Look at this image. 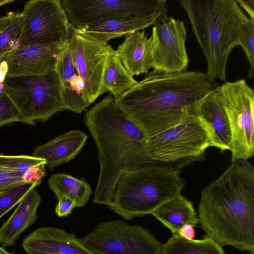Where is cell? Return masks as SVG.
Listing matches in <instances>:
<instances>
[{
  "label": "cell",
  "mask_w": 254,
  "mask_h": 254,
  "mask_svg": "<svg viewBox=\"0 0 254 254\" xmlns=\"http://www.w3.org/2000/svg\"><path fill=\"white\" fill-rule=\"evenodd\" d=\"M218 86L215 79L202 71H151L115 100L149 136L176 125L190 115H196L199 102Z\"/></svg>",
  "instance_id": "6da1fadb"
},
{
  "label": "cell",
  "mask_w": 254,
  "mask_h": 254,
  "mask_svg": "<svg viewBox=\"0 0 254 254\" xmlns=\"http://www.w3.org/2000/svg\"><path fill=\"white\" fill-rule=\"evenodd\" d=\"M198 223L221 246L254 251V167L247 160L232 161L201 192Z\"/></svg>",
  "instance_id": "7a4b0ae2"
},
{
  "label": "cell",
  "mask_w": 254,
  "mask_h": 254,
  "mask_svg": "<svg viewBox=\"0 0 254 254\" xmlns=\"http://www.w3.org/2000/svg\"><path fill=\"white\" fill-rule=\"evenodd\" d=\"M85 124L97 146L100 172L93 202L108 206L117 183L130 170L164 164L146 149L147 136L118 107L110 94L88 110Z\"/></svg>",
  "instance_id": "3957f363"
},
{
  "label": "cell",
  "mask_w": 254,
  "mask_h": 254,
  "mask_svg": "<svg viewBox=\"0 0 254 254\" xmlns=\"http://www.w3.org/2000/svg\"><path fill=\"white\" fill-rule=\"evenodd\" d=\"M196 39L206 58V74L225 81L233 49L240 46L243 24L249 18L236 0H182Z\"/></svg>",
  "instance_id": "277c9868"
},
{
  "label": "cell",
  "mask_w": 254,
  "mask_h": 254,
  "mask_svg": "<svg viewBox=\"0 0 254 254\" xmlns=\"http://www.w3.org/2000/svg\"><path fill=\"white\" fill-rule=\"evenodd\" d=\"M185 163L145 167L124 173L108 206L127 220L151 214L181 194L185 182L179 169Z\"/></svg>",
  "instance_id": "5b68a950"
},
{
  "label": "cell",
  "mask_w": 254,
  "mask_h": 254,
  "mask_svg": "<svg viewBox=\"0 0 254 254\" xmlns=\"http://www.w3.org/2000/svg\"><path fill=\"white\" fill-rule=\"evenodd\" d=\"M4 84V93L17 109L18 122L33 126L64 110L56 71L40 75L6 76Z\"/></svg>",
  "instance_id": "8992f818"
},
{
  "label": "cell",
  "mask_w": 254,
  "mask_h": 254,
  "mask_svg": "<svg viewBox=\"0 0 254 254\" xmlns=\"http://www.w3.org/2000/svg\"><path fill=\"white\" fill-rule=\"evenodd\" d=\"M211 146L205 127L196 115L188 116L173 127L148 137L146 151L154 161L178 164L202 157Z\"/></svg>",
  "instance_id": "52a82bcc"
},
{
  "label": "cell",
  "mask_w": 254,
  "mask_h": 254,
  "mask_svg": "<svg viewBox=\"0 0 254 254\" xmlns=\"http://www.w3.org/2000/svg\"><path fill=\"white\" fill-rule=\"evenodd\" d=\"M231 132V162L254 154V90L245 79L218 86Z\"/></svg>",
  "instance_id": "ba28073f"
},
{
  "label": "cell",
  "mask_w": 254,
  "mask_h": 254,
  "mask_svg": "<svg viewBox=\"0 0 254 254\" xmlns=\"http://www.w3.org/2000/svg\"><path fill=\"white\" fill-rule=\"evenodd\" d=\"M79 239L95 254H160L163 246L145 228L122 220L101 223Z\"/></svg>",
  "instance_id": "9c48e42d"
},
{
  "label": "cell",
  "mask_w": 254,
  "mask_h": 254,
  "mask_svg": "<svg viewBox=\"0 0 254 254\" xmlns=\"http://www.w3.org/2000/svg\"><path fill=\"white\" fill-rule=\"evenodd\" d=\"M71 25L76 29L104 18H168L166 0H62Z\"/></svg>",
  "instance_id": "30bf717a"
},
{
  "label": "cell",
  "mask_w": 254,
  "mask_h": 254,
  "mask_svg": "<svg viewBox=\"0 0 254 254\" xmlns=\"http://www.w3.org/2000/svg\"><path fill=\"white\" fill-rule=\"evenodd\" d=\"M22 33L19 47L56 42L64 43L72 36L69 22L61 0H31L21 12Z\"/></svg>",
  "instance_id": "8fae6325"
},
{
  "label": "cell",
  "mask_w": 254,
  "mask_h": 254,
  "mask_svg": "<svg viewBox=\"0 0 254 254\" xmlns=\"http://www.w3.org/2000/svg\"><path fill=\"white\" fill-rule=\"evenodd\" d=\"M187 28L183 21L169 17L154 25L152 43V72L171 73L187 70Z\"/></svg>",
  "instance_id": "7c38bea8"
},
{
  "label": "cell",
  "mask_w": 254,
  "mask_h": 254,
  "mask_svg": "<svg viewBox=\"0 0 254 254\" xmlns=\"http://www.w3.org/2000/svg\"><path fill=\"white\" fill-rule=\"evenodd\" d=\"M72 59L74 67L84 83L90 104L101 94L106 64L115 51L108 43L97 41L78 32L73 27Z\"/></svg>",
  "instance_id": "4fadbf2b"
},
{
  "label": "cell",
  "mask_w": 254,
  "mask_h": 254,
  "mask_svg": "<svg viewBox=\"0 0 254 254\" xmlns=\"http://www.w3.org/2000/svg\"><path fill=\"white\" fill-rule=\"evenodd\" d=\"M64 43L27 45L13 50L5 60L8 66L7 76L40 75L55 71Z\"/></svg>",
  "instance_id": "5bb4252c"
},
{
  "label": "cell",
  "mask_w": 254,
  "mask_h": 254,
  "mask_svg": "<svg viewBox=\"0 0 254 254\" xmlns=\"http://www.w3.org/2000/svg\"><path fill=\"white\" fill-rule=\"evenodd\" d=\"M22 247L28 254H95L74 234L53 227L35 230L24 238Z\"/></svg>",
  "instance_id": "9a60e30c"
},
{
  "label": "cell",
  "mask_w": 254,
  "mask_h": 254,
  "mask_svg": "<svg viewBox=\"0 0 254 254\" xmlns=\"http://www.w3.org/2000/svg\"><path fill=\"white\" fill-rule=\"evenodd\" d=\"M72 35L62 46L55 71L61 83L64 110L80 114L90 103L85 94L83 82L75 71L72 59Z\"/></svg>",
  "instance_id": "2e32d148"
},
{
  "label": "cell",
  "mask_w": 254,
  "mask_h": 254,
  "mask_svg": "<svg viewBox=\"0 0 254 254\" xmlns=\"http://www.w3.org/2000/svg\"><path fill=\"white\" fill-rule=\"evenodd\" d=\"M218 86L199 102L196 115L209 133L211 146L223 152L231 150V132Z\"/></svg>",
  "instance_id": "e0dca14e"
},
{
  "label": "cell",
  "mask_w": 254,
  "mask_h": 254,
  "mask_svg": "<svg viewBox=\"0 0 254 254\" xmlns=\"http://www.w3.org/2000/svg\"><path fill=\"white\" fill-rule=\"evenodd\" d=\"M160 22L157 19L148 17L110 18L91 22L79 29H75L97 41L108 43L112 39L143 30Z\"/></svg>",
  "instance_id": "ac0fdd59"
},
{
  "label": "cell",
  "mask_w": 254,
  "mask_h": 254,
  "mask_svg": "<svg viewBox=\"0 0 254 254\" xmlns=\"http://www.w3.org/2000/svg\"><path fill=\"white\" fill-rule=\"evenodd\" d=\"M115 54L125 68L133 76L149 72L152 68L151 39L144 31H137L125 35Z\"/></svg>",
  "instance_id": "d6986e66"
},
{
  "label": "cell",
  "mask_w": 254,
  "mask_h": 254,
  "mask_svg": "<svg viewBox=\"0 0 254 254\" xmlns=\"http://www.w3.org/2000/svg\"><path fill=\"white\" fill-rule=\"evenodd\" d=\"M87 139V135L80 130H72L36 147L32 156L45 159L46 165L52 169L73 159Z\"/></svg>",
  "instance_id": "ffe728a7"
},
{
  "label": "cell",
  "mask_w": 254,
  "mask_h": 254,
  "mask_svg": "<svg viewBox=\"0 0 254 254\" xmlns=\"http://www.w3.org/2000/svg\"><path fill=\"white\" fill-rule=\"evenodd\" d=\"M41 199L38 191L33 188L19 202L12 215L0 228V243L2 248L13 245L20 234L34 223Z\"/></svg>",
  "instance_id": "44dd1931"
},
{
  "label": "cell",
  "mask_w": 254,
  "mask_h": 254,
  "mask_svg": "<svg viewBox=\"0 0 254 254\" xmlns=\"http://www.w3.org/2000/svg\"><path fill=\"white\" fill-rule=\"evenodd\" d=\"M173 234L184 225L195 227L198 223L197 213L192 203L181 194L165 202L151 214Z\"/></svg>",
  "instance_id": "7402d4cb"
},
{
  "label": "cell",
  "mask_w": 254,
  "mask_h": 254,
  "mask_svg": "<svg viewBox=\"0 0 254 254\" xmlns=\"http://www.w3.org/2000/svg\"><path fill=\"white\" fill-rule=\"evenodd\" d=\"M48 183L57 198L68 197L74 201L77 207L84 206L92 193L91 187L87 182L65 174H52Z\"/></svg>",
  "instance_id": "603a6c76"
},
{
  "label": "cell",
  "mask_w": 254,
  "mask_h": 254,
  "mask_svg": "<svg viewBox=\"0 0 254 254\" xmlns=\"http://www.w3.org/2000/svg\"><path fill=\"white\" fill-rule=\"evenodd\" d=\"M137 82L115 53L109 58L103 76V93L110 91L116 99Z\"/></svg>",
  "instance_id": "cb8c5ba5"
},
{
  "label": "cell",
  "mask_w": 254,
  "mask_h": 254,
  "mask_svg": "<svg viewBox=\"0 0 254 254\" xmlns=\"http://www.w3.org/2000/svg\"><path fill=\"white\" fill-rule=\"evenodd\" d=\"M160 254H225L222 247L205 236L201 240H187L177 233L163 244Z\"/></svg>",
  "instance_id": "d4e9b609"
},
{
  "label": "cell",
  "mask_w": 254,
  "mask_h": 254,
  "mask_svg": "<svg viewBox=\"0 0 254 254\" xmlns=\"http://www.w3.org/2000/svg\"><path fill=\"white\" fill-rule=\"evenodd\" d=\"M23 26L22 12H9L0 17V63L18 48Z\"/></svg>",
  "instance_id": "484cf974"
},
{
  "label": "cell",
  "mask_w": 254,
  "mask_h": 254,
  "mask_svg": "<svg viewBox=\"0 0 254 254\" xmlns=\"http://www.w3.org/2000/svg\"><path fill=\"white\" fill-rule=\"evenodd\" d=\"M46 165L45 159L28 155H0V169L24 173L34 166Z\"/></svg>",
  "instance_id": "4316f807"
},
{
  "label": "cell",
  "mask_w": 254,
  "mask_h": 254,
  "mask_svg": "<svg viewBox=\"0 0 254 254\" xmlns=\"http://www.w3.org/2000/svg\"><path fill=\"white\" fill-rule=\"evenodd\" d=\"M41 182L23 184L0 194V218L19 203L31 190L40 185Z\"/></svg>",
  "instance_id": "83f0119b"
},
{
  "label": "cell",
  "mask_w": 254,
  "mask_h": 254,
  "mask_svg": "<svg viewBox=\"0 0 254 254\" xmlns=\"http://www.w3.org/2000/svg\"><path fill=\"white\" fill-rule=\"evenodd\" d=\"M240 46L243 48L250 64L248 77L254 75V20L249 18L242 25Z\"/></svg>",
  "instance_id": "f1b7e54d"
},
{
  "label": "cell",
  "mask_w": 254,
  "mask_h": 254,
  "mask_svg": "<svg viewBox=\"0 0 254 254\" xmlns=\"http://www.w3.org/2000/svg\"><path fill=\"white\" fill-rule=\"evenodd\" d=\"M18 112L11 99L4 92L0 96V127L18 122Z\"/></svg>",
  "instance_id": "f546056e"
},
{
  "label": "cell",
  "mask_w": 254,
  "mask_h": 254,
  "mask_svg": "<svg viewBox=\"0 0 254 254\" xmlns=\"http://www.w3.org/2000/svg\"><path fill=\"white\" fill-rule=\"evenodd\" d=\"M23 173L0 169V194L15 187L26 183L22 179Z\"/></svg>",
  "instance_id": "4dcf8cb0"
},
{
  "label": "cell",
  "mask_w": 254,
  "mask_h": 254,
  "mask_svg": "<svg viewBox=\"0 0 254 254\" xmlns=\"http://www.w3.org/2000/svg\"><path fill=\"white\" fill-rule=\"evenodd\" d=\"M46 174L44 164L32 167L25 172L22 175L23 181L26 183H35L41 182L42 178Z\"/></svg>",
  "instance_id": "1f68e13d"
},
{
  "label": "cell",
  "mask_w": 254,
  "mask_h": 254,
  "mask_svg": "<svg viewBox=\"0 0 254 254\" xmlns=\"http://www.w3.org/2000/svg\"><path fill=\"white\" fill-rule=\"evenodd\" d=\"M58 199V202L55 208V212L59 217L68 215L73 208L76 207L74 201L68 197L63 196Z\"/></svg>",
  "instance_id": "d6a6232c"
},
{
  "label": "cell",
  "mask_w": 254,
  "mask_h": 254,
  "mask_svg": "<svg viewBox=\"0 0 254 254\" xmlns=\"http://www.w3.org/2000/svg\"><path fill=\"white\" fill-rule=\"evenodd\" d=\"M177 233L183 238L189 240H193L195 236L194 227L189 224L183 225Z\"/></svg>",
  "instance_id": "836d02e7"
},
{
  "label": "cell",
  "mask_w": 254,
  "mask_h": 254,
  "mask_svg": "<svg viewBox=\"0 0 254 254\" xmlns=\"http://www.w3.org/2000/svg\"><path fill=\"white\" fill-rule=\"evenodd\" d=\"M250 16V19L254 20V0H236Z\"/></svg>",
  "instance_id": "e575fe53"
},
{
  "label": "cell",
  "mask_w": 254,
  "mask_h": 254,
  "mask_svg": "<svg viewBox=\"0 0 254 254\" xmlns=\"http://www.w3.org/2000/svg\"><path fill=\"white\" fill-rule=\"evenodd\" d=\"M8 66L4 61L0 63V83H3L7 74Z\"/></svg>",
  "instance_id": "d590c367"
},
{
  "label": "cell",
  "mask_w": 254,
  "mask_h": 254,
  "mask_svg": "<svg viewBox=\"0 0 254 254\" xmlns=\"http://www.w3.org/2000/svg\"><path fill=\"white\" fill-rule=\"evenodd\" d=\"M14 1L13 0H0V6Z\"/></svg>",
  "instance_id": "8d00e7d4"
},
{
  "label": "cell",
  "mask_w": 254,
  "mask_h": 254,
  "mask_svg": "<svg viewBox=\"0 0 254 254\" xmlns=\"http://www.w3.org/2000/svg\"><path fill=\"white\" fill-rule=\"evenodd\" d=\"M4 84L3 83H0V96L4 93Z\"/></svg>",
  "instance_id": "74e56055"
},
{
  "label": "cell",
  "mask_w": 254,
  "mask_h": 254,
  "mask_svg": "<svg viewBox=\"0 0 254 254\" xmlns=\"http://www.w3.org/2000/svg\"><path fill=\"white\" fill-rule=\"evenodd\" d=\"M0 254H13L7 252L3 248L0 247Z\"/></svg>",
  "instance_id": "f35d334b"
}]
</instances>
